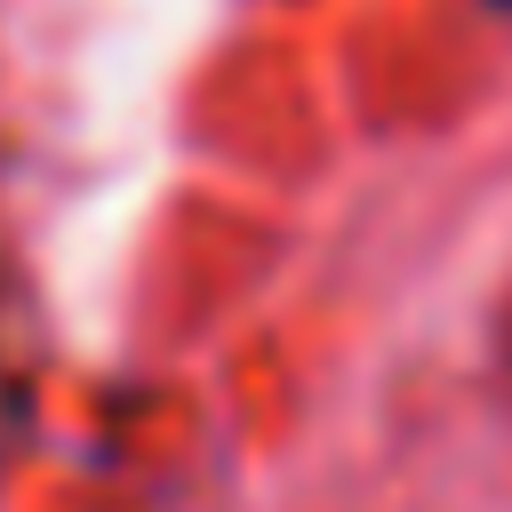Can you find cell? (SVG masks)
Returning <instances> with one entry per match:
<instances>
[{
    "label": "cell",
    "instance_id": "obj_1",
    "mask_svg": "<svg viewBox=\"0 0 512 512\" xmlns=\"http://www.w3.org/2000/svg\"><path fill=\"white\" fill-rule=\"evenodd\" d=\"M504 8H512V0H504Z\"/></svg>",
    "mask_w": 512,
    "mask_h": 512
}]
</instances>
